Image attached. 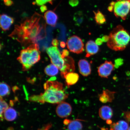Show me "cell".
Masks as SVG:
<instances>
[{"mask_svg":"<svg viewBox=\"0 0 130 130\" xmlns=\"http://www.w3.org/2000/svg\"><path fill=\"white\" fill-rule=\"evenodd\" d=\"M41 15L35 12L31 17L27 18L20 25H16L9 37L22 44L35 43L43 37L40 34L44 31L45 26L41 22Z\"/></svg>","mask_w":130,"mask_h":130,"instance_id":"1","label":"cell"},{"mask_svg":"<svg viewBox=\"0 0 130 130\" xmlns=\"http://www.w3.org/2000/svg\"><path fill=\"white\" fill-rule=\"evenodd\" d=\"M44 92L39 95L31 96L30 101L43 103L45 102L58 104L64 102L69 96L63 84L57 81L49 80L44 84Z\"/></svg>","mask_w":130,"mask_h":130,"instance_id":"2","label":"cell"},{"mask_svg":"<svg viewBox=\"0 0 130 130\" xmlns=\"http://www.w3.org/2000/svg\"><path fill=\"white\" fill-rule=\"evenodd\" d=\"M46 52L52 63L61 71V75L63 78L68 73L74 72L75 66L74 60L69 56L64 58L62 57L57 47H50L47 49Z\"/></svg>","mask_w":130,"mask_h":130,"instance_id":"3","label":"cell"},{"mask_svg":"<svg viewBox=\"0 0 130 130\" xmlns=\"http://www.w3.org/2000/svg\"><path fill=\"white\" fill-rule=\"evenodd\" d=\"M107 45L111 50L115 51L125 49L130 41L128 32L121 25H118L110 32Z\"/></svg>","mask_w":130,"mask_h":130,"instance_id":"4","label":"cell"},{"mask_svg":"<svg viewBox=\"0 0 130 130\" xmlns=\"http://www.w3.org/2000/svg\"><path fill=\"white\" fill-rule=\"evenodd\" d=\"M40 53L36 43H33L21 51L17 58L22 66V69L26 71L40 60Z\"/></svg>","mask_w":130,"mask_h":130,"instance_id":"5","label":"cell"},{"mask_svg":"<svg viewBox=\"0 0 130 130\" xmlns=\"http://www.w3.org/2000/svg\"><path fill=\"white\" fill-rule=\"evenodd\" d=\"M113 11L116 17L125 20L130 14V0H116L114 1Z\"/></svg>","mask_w":130,"mask_h":130,"instance_id":"6","label":"cell"},{"mask_svg":"<svg viewBox=\"0 0 130 130\" xmlns=\"http://www.w3.org/2000/svg\"><path fill=\"white\" fill-rule=\"evenodd\" d=\"M67 46L69 51L77 54L82 53L84 50V44L81 39L76 35H73L68 39Z\"/></svg>","mask_w":130,"mask_h":130,"instance_id":"7","label":"cell"},{"mask_svg":"<svg viewBox=\"0 0 130 130\" xmlns=\"http://www.w3.org/2000/svg\"><path fill=\"white\" fill-rule=\"evenodd\" d=\"M114 68V64L111 61H106L98 68L99 75L102 78H108Z\"/></svg>","mask_w":130,"mask_h":130,"instance_id":"8","label":"cell"},{"mask_svg":"<svg viewBox=\"0 0 130 130\" xmlns=\"http://www.w3.org/2000/svg\"><path fill=\"white\" fill-rule=\"evenodd\" d=\"M72 112V108L71 105L64 102L58 104L56 109V114L61 118L68 117L71 114Z\"/></svg>","mask_w":130,"mask_h":130,"instance_id":"9","label":"cell"},{"mask_svg":"<svg viewBox=\"0 0 130 130\" xmlns=\"http://www.w3.org/2000/svg\"><path fill=\"white\" fill-rule=\"evenodd\" d=\"M79 72L84 77H87L91 73V69L90 64L85 59L80 60L78 63Z\"/></svg>","mask_w":130,"mask_h":130,"instance_id":"10","label":"cell"},{"mask_svg":"<svg viewBox=\"0 0 130 130\" xmlns=\"http://www.w3.org/2000/svg\"><path fill=\"white\" fill-rule=\"evenodd\" d=\"M14 22V19L12 18L5 14H1V27L3 31H6L9 30Z\"/></svg>","mask_w":130,"mask_h":130,"instance_id":"11","label":"cell"},{"mask_svg":"<svg viewBox=\"0 0 130 130\" xmlns=\"http://www.w3.org/2000/svg\"><path fill=\"white\" fill-rule=\"evenodd\" d=\"M99 116L102 119L107 121L110 120L113 115L112 109L107 105H104L101 107L99 110Z\"/></svg>","mask_w":130,"mask_h":130,"instance_id":"12","label":"cell"},{"mask_svg":"<svg viewBox=\"0 0 130 130\" xmlns=\"http://www.w3.org/2000/svg\"><path fill=\"white\" fill-rule=\"evenodd\" d=\"M100 48L95 42L90 40L87 42L86 45V57H89L98 52Z\"/></svg>","mask_w":130,"mask_h":130,"instance_id":"13","label":"cell"},{"mask_svg":"<svg viewBox=\"0 0 130 130\" xmlns=\"http://www.w3.org/2000/svg\"><path fill=\"white\" fill-rule=\"evenodd\" d=\"M116 92L111 91L108 89L104 90L101 94L99 95L100 101L103 103L111 102L115 99V94Z\"/></svg>","mask_w":130,"mask_h":130,"instance_id":"14","label":"cell"},{"mask_svg":"<svg viewBox=\"0 0 130 130\" xmlns=\"http://www.w3.org/2000/svg\"><path fill=\"white\" fill-rule=\"evenodd\" d=\"M44 18L46 23L52 27H55L58 20L57 14L53 11L48 10L45 13Z\"/></svg>","mask_w":130,"mask_h":130,"instance_id":"15","label":"cell"},{"mask_svg":"<svg viewBox=\"0 0 130 130\" xmlns=\"http://www.w3.org/2000/svg\"><path fill=\"white\" fill-rule=\"evenodd\" d=\"M129 127L127 121L121 120L110 124V130H128Z\"/></svg>","mask_w":130,"mask_h":130,"instance_id":"16","label":"cell"},{"mask_svg":"<svg viewBox=\"0 0 130 130\" xmlns=\"http://www.w3.org/2000/svg\"><path fill=\"white\" fill-rule=\"evenodd\" d=\"M79 78L78 74L74 72L68 73L64 77L66 84L68 87L75 84L78 80Z\"/></svg>","mask_w":130,"mask_h":130,"instance_id":"17","label":"cell"},{"mask_svg":"<svg viewBox=\"0 0 130 130\" xmlns=\"http://www.w3.org/2000/svg\"><path fill=\"white\" fill-rule=\"evenodd\" d=\"M3 117L6 121H13L17 118V112L13 108L9 107L3 113Z\"/></svg>","mask_w":130,"mask_h":130,"instance_id":"18","label":"cell"},{"mask_svg":"<svg viewBox=\"0 0 130 130\" xmlns=\"http://www.w3.org/2000/svg\"><path fill=\"white\" fill-rule=\"evenodd\" d=\"M67 125L68 130H82L83 128L82 123L78 120H70Z\"/></svg>","mask_w":130,"mask_h":130,"instance_id":"19","label":"cell"},{"mask_svg":"<svg viewBox=\"0 0 130 130\" xmlns=\"http://www.w3.org/2000/svg\"><path fill=\"white\" fill-rule=\"evenodd\" d=\"M44 71L47 75L50 76H54L58 74V69L55 65L51 64L45 67Z\"/></svg>","mask_w":130,"mask_h":130,"instance_id":"20","label":"cell"},{"mask_svg":"<svg viewBox=\"0 0 130 130\" xmlns=\"http://www.w3.org/2000/svg\"><path fill=\"white\" fill-rule=\"evenodd\" d=\"M93 12L95 14L94 19L96 23L99 25L104 24L106 21L105 15L99 10L96 12L94 11Z\"/></svg>","mask_w":130,"mask_h":130,"instance_id":"21","label":"cell"},{"mask_svg":"<svg viewBox=\"0 0 130 130\" xmlns=\"http://www.w3.org/2000/svg\"><path fill=\"white\" fill-rule=\"evenodd\" d=\"M10 89L9 86L6 83L1 82L0 84V95L3 97L7 95L10 93Z\"/></svg>","mask_w":130,"mask_h":130,"instance_id":"22","label":"cell"},{"mask_svg":"<svg viewBox=\"0 0 130 130\" xmlns=\"http://www.w3.org/2000/svg\"><path fill=\"white\" fill-rule=\"evenodd\" d=\"M3 97H1V119L3 118V114L4 111L7 108H9L8 104L4 100H3Z\"/></svg>","mask_w":130,"mask_h":130,"instance_id":"23","label":"cell"},{"mask_svg":"<svg viewBox=\"0 0 130 130\" xmlns=\"http://www.w3.org/2000/svg\"><path fill=\"white\" fill-rule=\"evenodd\" d=\"M123 64V60L121 58H118L115 61V68H118Z\"/></svg>","mask_w":130,"mask_h":130,"instance_id":"24","label":"cell"},{"mask_svg":"<svg viewBox=\"0 0 130 130\" xmlns=\"http://www.w3.org/2000/svg\"><path fill=\"white\" fill-rule=\"evenodd\" d=\"M79 1L78 0H70L69 4L72 7H75L78 4Z\"/></svg>","mask_w":130,"mask_h":130,"instance_id":"25","label":"cell"},{"mask_svg":"<svg viewBox=\"0 0 130 130\" xmlns=\"http://www.w3.org/2000/svg\"><path fill=\"white\" fill-rule=\"evenodd\" d=\"M124 116L126 121L128 122H130V110L125 112Z\"/></svg>","mask_w":130,"mask_h":130,"instance_id":"26","label":"cell"},{"mask_svg":"<svg viewBox=\"0 0 130 130\" xmlns=\"http://www.w3.org/2000/svg\"><path fill=\"white\" fill-rule=\"evenodd\" d=\"M61 55L62 57L63 58H66L69 56V51L67 50H64L62 52Z\"/></svg>","mask_w":130,"mask_h":130,"instance_id":"27","label":"cell"},{"mask_svg":"<svg viewBox=\"0 0 130 130\" xmlns=\"http://www.w3.org/2000/svg\"><path fill=\"white\" fill-rule=\"evenodd\" d=\"M114 4V1H112L110 3L109 6L108 7V10L110 12H112L113 10V6Z\"/></svg>","mask_w":130,"mask_h":130,"instance_id":"28","label":"cell"},{"mask_svg":"<svg viewBox=\"0 0 130 130\" xmlns=\"http://www.w3.org/2000/svg\"><path fill=\"white\" fill-rule=\"evenodd\" d=\"M95 43L98 45H101L103 42L102 39L98 38L95 40Z\"/></svg>","mask_w":130,"mask_h":130,"instance_id":"29","label":"cell"},{"mask_svg":"<svg viewBox=\"0 0 130 130\" xmlns=\"http://www.w3.org/2000/svg\"><path fill=\"white\" fill-rule=\"evenodd\" d=\"M52 44L53 46L58 47V41L56 39H54L52 42Z\"/></svg>","mask_w":130,"mask_h":130,"instance_id":"30","label":"cell"},{"mask_svg":"<svg viewBox=\"0 0 130 130\" xmlns=\"http://www.w3.org/2000/svg\"><path fill=\"white\" fill-rule=\"evenodd\" d=\"M102 39L103 42H107L108 41L109 39V36H104L102 37Z\"/></svg>","mask_w":130,"mask_h":130,"instance_id":"31","label":"cell"},{"mask_svg":"<svg viewBox=\"0 0 130 130\" xmlns=\"http://www.w3.org/2000/svg\"><path fill=\"white\" fill-rule=\"evenodd\" d=\"M41 11L42 13H43L45 12L47 10V7L46 6L44 5L41 6L40 8Z\"/></svg>","mask_w":130,"mask_h":130,"instance_id":"32","label":"cell"},{"mask_svg":"<svg viewBox=\"0 0 130 130\" xmlns=\"http://www.w3.org/2000/svg\"><path fill=\"white\" fill-rule=\"evenodd\" d=\"M4 4L6 6H10L12 5L13 4V2L12 0H8Z\"/></svg>","mask_w":130,"mask_h":130,"instance_id":"33","label":"cell"},{"mask_svg":"<svg viewBox=\"0 0 130 130\" xmlns=\"http://www.w3.org/2000/svg\"><path fill=\"white\" fill-rule=\"evenodd\" d=\"M45 3V4H46V3H49L50 4H52L53 1L54 0H42Z\"/></svg>","mask_w":130,"mask_h":130,"instance_id":"34","label":"cell"},{"mask_svg":"<svg viewBox=\"0 0 130 130\" xmlns=\"http://www.w3.org/2000/svg\"><path fill=\"white\" fill-rule=\"evenodd\" d=\"M61 46L62 48H64L65 46H66V44L64 42H61L60 43Z\"/></svg>","mask_w":130,"mask_h":130,"instance_id":"35","label":"cell"},{"mask_svg":"<svg viewBox=\"0 0 130 130\" xmlns=\"http://www.w3.org/2000/svg\"><path fill=\"white\" fill-rule=\"evenodd\" d=\"M106 123L108 124H111L112 123V122L110 120H109L106 121Z\"/></svg>","mask_w":130,"mask_h":130,"instance_id":"36","label":"cell"},{"mask_svg":"<svg viewBox=\"0 0 130 130\" xmlns=\"http://www.w3.org/2000/svg\"><path fill=\"white\" fill-rule=\"evenodd\" d=\"M128 130H130V126L129 127V128H128Z\"/></svg>","mask_w":130,"mask_h":130,"instance_id":"37","label":"cell"}]
</instances>
